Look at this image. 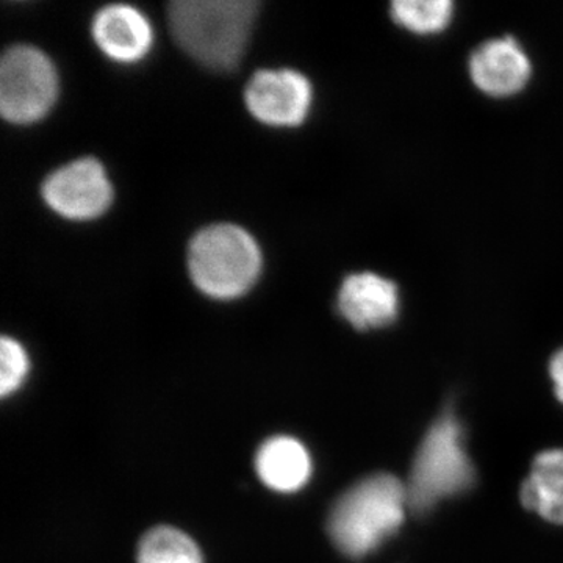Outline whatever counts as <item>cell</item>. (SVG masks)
Listing matches in <instances>:
<instances>
[{
    "label": "cell",
    "instance_id": "obj_3",
    "mask_svg": "<svg viewBox=\"0 0 563 563\" xmlns=\"http://www.w3.org/2000/svg\"><path fill=\"white\" fill-rule=\"evenodd\" d=\"M188 269L203 295L214 299L240 298L261 276V247L239 225H210L191 240Z\"/></svg>",
    "mask_w": 563,
    "mask_h": 563
},
{
    "label": "cell",
    "instance_id": "obj_13",
    "mask_svg": "<svg viewBox=\"0 0 563 563\" xmlns=\"http://www.w3.org/2000/svg\"><path fill=\"white\" fill-rule=\"evenodd\" d=\"M139 563H203L201 550L179 529L161 526L143 537Z\"/></svg>",
    "mask_w": 563,
    "mask_h": 563
},
{
    "label": "cell",
    "instance_id": "obj_1",
    "mask_svg": "<svg viewBox=\"0 0 563 563\" xmlns=\"http://www.w3.org/2000/svg\"><path fill=\"white\" fill-rule=\"evenodd\" d=\"M258 9L255 0H176L169 3V27L196 62L231 70L242 60Z\"/></svg>",
    "mask_w": 563,
    "mask_h": 563
},
{
    "label": "cell",
    "instance_id": "obj_12",
    "mask_svg": "<svg viewBox=\"0 0 563 563\" xmlns=\"http://www.w3.org/2000/svg\"><path fill=\"white\" fill-rule=\"evenodd\" d=\"M521 501L551 523L563 525V451L537 455L521 487Z\"/></svg>",
    "mask_w": 563,
    "mask_h": 563
},
{
    "label": "cell",
    "instance_id": "obj_6",
    "mask_svg": "<svg viewBox=\"0 0 563 563\" xmlns=\"http://www.w3.org/2000/svg\"><path fill=\"white\" fill-rule=\"evenodd\" d=\"M43 198L63 218L87 221L109 209L113 188L101 163L87 157L52 173L44 180Z\"/></svg>",
    "mask_w": 563,
    "mask_h": 563
},
{
    "label": "cell",
    "instance_id": "obj_14",
    "mask_svg": "<svg viewBox=\"0 0 563 563\" xmlns=\"http://www.w3.org/2000/svg\"><path fill=\"white\" fill-rule=\"evenodd\" d=\"M451 0H396L391 14L402 27L417 33H435L450 24L453 18Z\"/></svg>",
    "mask_w": 563,
    "mask_h": 563
},
{
    "label": "cell",
    "instance_id": "obj_7",
    "mask_svg": "<svg viewBox=\"0 0 563 563\" xmlns=\"http://www.w3.org/2000/svg\"><path fill=\"white\" fill-rule=\"evenodd\" d=\"M244 102L252 117L276 128L299 125L312 106V85L291 69H262L244 90Z\"/></svg>",
    "mask_w": 563,
    "mask_h": 563
},
{
    "label": "cell",
    "instance_id": "obj_15",
    "mask_svg": "<svg viewBox=\"0 0 563 563\" xmlns=\"http://www.w3.org/2000/svg\"><path fill=\"white\" fill-rule=\"evenodd\" d=\"M0 393L2 396H9L18 390L24 383L29 373L27 352L16 340L3 336L0 342Z\"/></svg>",
    "mask_w": 563,
    "mask_h": 563
},
{
    "label": "cell",
    "instance_id": "obj_16",
    "mask_svg": "<svg viewBox=\"0 0 563 563\" xmlns=\"http://www.w3.org/2000/svg\"><path fill=\"white\" fill-rule=\"evenodd\" d=\"M551 377L554 380L555 395L563 402V350L554 355L550 365Z\"/></svg>",
    "mask_w": 563,
    "mask_h": 563
},
{
    "label": "cell",
    "instance_id": "obj_4",
    "mask_svg": "<svg viewBox=\"0 0 563 563\" xmlns=\"http://www.w3.org/2000/svg\"><path fill=\"white\" fill-rule=\"evenodd\" d=\"M474 470L465 448L462 429L453 415H444L429 429L415 455L407 484L410 509L428 512L437 503L472 487Z\"/></svg>",
    "mask_w": 563,
    "mask_h": 563
},
{
    "label": "cell",
    "instance_id": "obj_11",
    "mask_svg": "<svg viewBox=\"0 0 563 563\" xmlns=\"http://www.w3.org/2000/svg\"><path fill=\"white\" fill-rule=\"evenodd\" d=\"M255 470L266 487L280 493L299 490L312 476V459L291 437L266 440L255 457Z\"/></svg>",
    "mask_w": 563,
    "mask_h": 563
},
{
    "label": "cell",
    "instance_id": "obj_8",
    "mask_svg": "<svg viewBox=\"0 0 563 563\" xmlns=\"http://www.w3.org/2000/svg\"><path fill=\"white\" fill-rule=\"evenodd\" d=\"M339 310L358 331L384 328L398 317V287L376 273L351 274L340 288Z\"/></svg>",
    "mask_w": 563,
    "mask_h": 563
},
{
    "label": "cell",
    "instance_id": "obj_2",
    "mask_svg": "<svg viewBox=\"0 0 563 563\" xmlns=\"http://www.w3.org/2000/svg\"><path fill=\"white\" fill-rule=\"evenodd\" d=\"M407 488L391 474L366 477L333 506L328 531L350 558H363L380 547L402 525Z\"/></svg>",
    "mask_w": 563,
    "mask_h": 563
},
{
    "label": "cell",
    "instance_id": "obj_9",
    "mask_svg": "<svg viewBox=\"0 0 563 563\" xmlns=\"http://www.w3.org/2000/svg\"><path fill=\"white\" fill-rule=\"evenodd\" d=\"M531 60L517 40L506 36L487 41L473 52L470 74L476 87L504 98L515 95L531 77Z\"/></svg>",
    "mask_w": 563,
    "mask_h": 563
},
{
    "label": "cell",
    "instance_id": "obj_10",
    "mask_svg": "<svg viewBox=\"0 0 563 563\" xmlns=\"http://www.w3.org/2000/svg\"><path fill=\"white\" fill-rule=\"evenodd\" d=\"M92 38L111 60L135 63L150 52L154 35L150 21L135 7L111 3L96 13Z\"/></svg>",
    "mask_w": 563,
    "mask_h": 563
},
{
    "label": "cell",
    "instance_id": "obj_5",
    "mask_svg": "<svg viewBox=\"0 0 563 563\" xmlns=\"http://www.w3.org/2000/svg\"><path fill=\"white\" fill-rule=\"evenodd\" d=\"M58 79L46 54L32 46H14L0 63V113L14 124H32L46 117L57 99Z\"/></svg>",
    "mask_w": 563,
    "mask_h": 563
}]
</instances>
